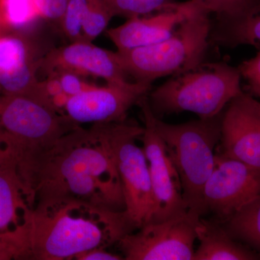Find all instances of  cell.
Wrapping results in <instances>:
<instances>
[{"instance_id": "30bf717a", "label": "cell", "mask_w": 260, "mask_h": 260, "mask_svg": "<svg viewBox=\"0 0 260 260\" xmlns=\"http://www.w3.org/2000/svg\"><path fill=\"white\" fill-rule=\"evenodd\" d=\"M260 194V168L215 153L213 172L203 191L205 212L223 221Z\"/></svg>"}, {"instance_id": "6da1fadb", "label": "cell", "mask_w": 260, "mask_h": 260, "mask_svg": "<svg viewBox=\"0 0 260 260\" xmlns=\"http://www.w3.org/2000/svg\"><path fill=\"white\" fill-rule=\"evenodd\" d=\"M19 172L36 203L72 198L124 211L120 177L97 124L78 126L44 148L24 153Z\"/></svg>"}, {"instance_id": "d6986e66", "label": "cell", "mask_w": 260, "mask_h": 260, "mask_svg": "<svg viewBox=\"0 0 260 260\" xmlns=\"http://www.w3.org/2000/svg\"><path fill=\"white\" fill-rule=\"evenodd\" d=\"M220 222L235 240L260 256V194Z\"/></svg>"}, {"instance_id": "44dd1931", "label": "cell", "mask_w": 260, "mask_h": 260, "mask_svg": "<svg viewBox=\"0 0 260 260\" xmlns=\"http://www.w3.org/2000/svg\"><path fill=\"white\" fill-rule=\"evenodd\" d=\"M113 16L129 19L155 13L177 0H103Z\"/></svg>"}, {"instance_id": "4316f807", "label": "cell", "mask_w": 260, "mask_h": 260, "mask_svg": "<svg viewBox=\"0 0 260 260\" xmlns=\"http://www.w3.org/2000/svg\"><path fill=\"white\" fill-rule=\"evenodd\" d=\"M41 18L61 22L69 0H34Z\"/></svg>"}, {"instance_id": "f1b7e54d", "label": "cell", "mask_w": 260, "mask_h": 260, "mask_svg": "<svg viewBox=\"0 0 260 260\" xmlns=\"http://www.w3.org/2000/svg\"><path fill=\"white\" fill-rule=\"evenodd\" d=\"M22 259L20 244L12 233L0 234V260Z\"/></svg>"}, {"instance_id": "7c38bea8", "label": "cell", "mask_w": 260, "mask_h": 260, "mask_svg": "<svg viewBox=\"0 0 260 260\" xmlns=\"http://www.w3.org/2000/svg\"><path fill=\"white\" fill-rule=\"evenodd\" d=\"M217 153L260 168V102L243 92L228 104Z\"/></svg>"}, {"instance_id": "7402d4cb", "label": "cell", "mask_w": 260, "mask_h": 260, "mask_svg": "<svg viewBox=\"0 0 260 260\" xmlns=\"http://www.w3.org/2000/svg\"><path fill=\"white\" fill-rule=\"evenodd\" d=\"M113 15L103 0H89L82 28L81 41L92 42L107 30Z\"/></svg>"}, {"instance_id": "8fae6325", "label": "cell", "mask_w": 260, "mask_h": 260, "mask_svg": "<svg viewBox=\"0 0 260 260\" xmlns=\"http://www.w3.org/2000/svg\"><path fill=\"white\" fill-rule=\"evenodd\" d=\"M151 90V85L138 82L95 85L70 97L64 114L77 124H106L125 121L130 109Z\"/></svg>"}, {"instance_id": "ffe728a7", "label": "cell", "mask_w": 260, "mask_h": 260, "mask_svg": "<svg viewBox=\"0 0 260 260\" xmlns=\"http://www.w3.org/2000/svg\"><path fill=\"white\" fill-rule=\"evenodd\" d=\"M41 18L34 0H0V26L23 32Z\"/></svg>"}, {"instance_id": "5bb4252c", "label": "cell", "mask_w": 260, "mask_h": 260, "mask_svg": "<svg viewBox=\"0 0 260 260\" xmlns=\"http://www.w3.org/2000/svg\"><path fill=\"white\" fill-rule=\"evenodd\" d=\"M39 70L47 75L59 70H70L84 76L102 78L107 84L129 82L117 51L107 50L85 41L51 49L41 58Z\"/></svg>"}, {"instance_id": "ba28073f", "label": "cell", "mask_w": 260, "mask_h": 260, "mask_svg": "<svg viewBox=\"0 0 260 260\" xmlns=\"http://www.w3.org/2000/svg\"><path fill=\"white\" fill-rule=\"evenodd\" d=\"M200 215L188 210L181 216L150 222L118 242L126 260H194L196 226Z\"/></svg>"}, {"instance_id": "4fadbf2b", "label": "cell", "mask_w": 260, "mask_h": 260, "mask_svg": "<svg viewBox=\"0 0 260 260\" xmlns=\"http://www.w3.org/2000/svg\"><path fill=\"white\" fill-rule=\"evenodd\" d=\"M206 10L194 0L176 2L164 9L135 17L107 30V37L117 51L152 45L172 35L188 19Z\"/></svg>"}, {"instance_id": "2e32d148", "label": "cell", "mask_w": 260, "mask_h": 260, "mask_svg": "<svg viewBox=\"0 0 260 260\" xmlns=\"http://www.w3.org/2000/svg\"><path fill=\"white\" fill-rule=\"evenodd\" d=\"M35 205L18 164L0 166V234L25 230Z\"/></svg>"}, {"instance_id": "9a60e30c", "label": "cell", "mask_w": 260, "mask_h": 260, "mask_svg": "<svg viewBox=\"0 0 260 260\" xmlns=\"http://www.w3.org/2000/svg\"><path fill=\"white\" fill-rule=\"evenodd\" d=\"M41 58H36L34 48L22 32H0V93L37 100Z\"/></svg>"}, {"instance_id": "8992f818", "label": "cell", "mask_w": 260, "mask_h": 260, "mask_svg": "<svg viewBox=\"0 0 260 260\" xmlns=\"http://www.w3.org/2000/svg\"><path fill=\"white\" fill-rule=\"evenodd\" d=\"M97 124L120 177L124 213L135 229H139L151 222L155 208L148 160L136 143L143 127L126 119Z\"/></svg>"}, {"instance_id": "603a6c76", "label": "cell", "mask_w": 260, "mask_h": 260, "mask_svg": "<svg viewBox=\"0 0 260 260\" xmlns=\"http://www.w3.org/2000/svg\"><path fill=\"white\" fill-rule=\"evenodd\" d=\"M215 16L217 21H228L240 18L257 3L258 0H194Z\"/></svg>"}, {"instance_id": "277c9868", "label": "cell", "mask_w": 260, "mask_h": 260, "mask_svg": "<svg viewBox=\"0 0 260 260\" xmlns=\"http://www.w3.org/2000/svg\"><path fill=\"white\" fill-rule=\"evenodd\" d=\"M223 112L179 124H168L154 116L155 130L179 173L186 208L201 217L206 214L203 191L215 164Z\"/></svg>"}, {"instance_id": "83f0119b", "label": "cell", "mask_w": 260, "mask_h": 260, "mask_svg": "<svg viewBox=\"0 0 260 260\" xmlns=\"http://www.w3.org/2000/svg\"><path fill=\"white\" fill-rule=\"evenodd\" d=\"M20 150L11 137L0 128V166L18 164Z\"/></svg>"}, {"instance_id": "484cf974", "label": "cell", "mask_w": 260, "mask_h": 260, "mask_svg": "<svg viewBox=\"0 0 260 260\" xmlns=\"http://www.w3.org/2000/svg\"><path fill=\"white\" fill-rule=\"evenodd\" d=\"M51 74L55 75L63 92L70 98L95 86L93 84L87 82L84 75L70 70H59Z\"/></svg>"}, {"instance_id": "d4e9b609", "label": "cell", "mask_w": 260, "mask_h": 260, "mask_svg": "<svg viewBox=\"0 0 260 260\" xmlns=\"http://www.w3.org/2000/svg\"><path fill=\"white\" fill-rule=\"evenodd\" d=\"M237 68L242 80L245 82L247 93L260 99V50L251 59L242 61Z\"/></svg>"}, {"instance_id": "5b68a950", "label": "cell", "mask_w": 260, "mask_h": 260, "mask_svg": "<svg viewBox=\"0 0 260 260\" xmlns=\"http://www.w3.org/2000/svg\"><path fill=\"white\" fill-rule=\"evenodd\" d=\"M212 15L203 10L188 19L161 42L126 51H117L121 66L135 82L150 84L204 62L210 44Z\"/></svg>"}, {"instance_id": "ac0fdd59", "label": "cell", "mask_w": 260, "mask_h": 260, "mask_svg": "<svg viewBox=\"0 0 260 260\" xmlns=\"http://www.w3.org/2000/svg\"><path fill=\"white\" fill-rule=\"evenodd\" d=\"M210 44L227 48L248 45L260 50V0L240 18L213 20Z\"/></svg>"}, {"instance_id": "cb8c5ba5", "label": "cell", "mask_w": 260, "mask_h": 260, "mask_svg": "<svg viewBox=\"0 0 260 260\" xmlns=\"http://www.w3.org/2000/svg\"><path fill=\"white\" fill-rule=\"evenodd\" d=\"M89 0H69L61 20L63 32L72 42L81 41L82 28Z\"/></svg>"}, {"instance_id": "9c48e42d", "label": "cell", "mask_w": 260, "mask_h": 260, "mask_svg": "<svg viewBox=\"0 0 260 260\" xmlns=\"http://www.w3.org/2000/svg\"><path fill=\"white\" fill-rule=\"evenodd\" d=\"M138 104L145 124L140 139L148 160L155 203L151 222L165 221L184 215L188 210L183 198L179 173L154 126L155 114L149 104L148 95Z\"/></svg>"}, {"instance_id": "3957f363", "label": "cell", "mask_w": 260, "mask_h": 260, "mask_svg": "<svg viewBox=\"0 0 260 260\" xmlns=\"http://www.w3.org/2000/svg\"><path fill=\"white\" fill-rule=\"evenodd\" d=\"M237 67L225 62H203L173 75L150 90L148 100L155 116L188 112L200 119L223 112L233 99L244 92Z\"/></svg>"}, {"instance_id": "e0dca14e", "label": "cell", "mask_w": 260, "mask_h": 260, "mask_svg": "<svg viewBox=\"0 0 260 260\" xmlns=\"http://www.w3.org/2000/svg\"><path fill=\"white\" fill-rule=\"evenodd\" d=\"M199 247L194 260H251L260 256L242 243L235 240L220 222L200 217L196 226Z\"/></svg>"}, {"instance_id": "52a82bcc", "label": "cell", "mask_w": 260, "mask_h": 260, "mask_svg": "<svg viewBox=\"0 0 260 260\" xmlns=\"http://www.w3.org/2000/svg\"><path fill=\"white\" fill-rule=\"evenodd\" d=\"M78 126L31 98L0 93V128L18 145L20 158L51 144Z\"/></svg>"}, {"instance_id": "7a4b0ae2", "label": "cell", "mask_w": 260, "mask_h": 260, "mask_svg": "<svg viewBox=\"0 0 260 260\" xmlns=\"http://www.w3.org/2000/svg\"><path fill=\"white\" fill-rule=\"evenodd\" d=\"M135 230L124 211L72 198L39 200L25 229L23 259H73L93 248L107 249Z\"/></svg>"}, {"instance_id": "f546056e", "label": "cell", "mask_w": 260, "mask_h": 260, "mask_svg": "<svg viewBox=\"0 0 260 260\" xmlns=\"http://www.w3.org/2000/svg\"><path fill=\"white\" fill-rule=\"evenodd\" d=\"M124 259L122 256L112 254L106 250V248H93L90 250L77 254L73 260H120Z\"/></svg>"}]
</instances>
